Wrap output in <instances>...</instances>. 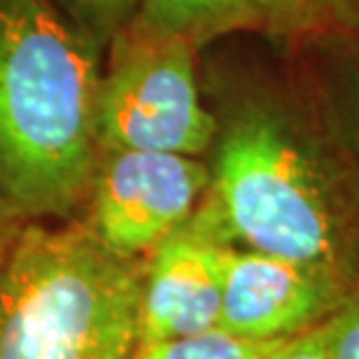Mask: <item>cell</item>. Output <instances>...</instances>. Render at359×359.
Listing matches in <instances>:
<instances>
[{
  "label": "cell",
  "instance_id": "6da1fadb",
  "mask_svg": "<svg viewBox=\"0 0 359 359\" xmlns=\"http://www.w3.org/2000/svg\"><path fill=\"white\" fill-rule=\"evenodd\" d=\"M292 112L262 96L233 107L215 138L208 201L194 222L226 245L243 243L341 283L359 250V201L306 100V119Z\"/></svg>",
  "mask_w": 359,
  "mask_h": 359
},
{
  "label": "cell",
  "instance_id": "7a4b0ae2",
  "mask_svg": "<svg viewBox=\"0 0 359 359\" xmlns=\"http://www.w3.org/2000/svg\"><path fill=\"white\" fill-rule=\"evenodd\" d=\"M100 52L56 0H0V203L68 219L98 163Z\"/></svg>",
  "mask_w": 359,
  "mask_h": 359
},
{
  "label": "cell",
  "instance_id": "3957f363",
  "mask_svg": "<svg viewBox=\"0 0 359 359\" xmlns=\"http://www.w3.org/2000/svg\"><path fill=\"white\" fill-rule=\"evenodd\" d=\"M142 269L84 224L31 222L0 276V359H133Z\"/></svg>",
  "mask_w": 359,
  "mask_h": 359
},
{
  "label": "cell",
  "instance_id": "277c9868",
  "mask_svg": "<svg viewBox=\"0 0 359 359\" xmlns=\"http://www.w3.org/2000/svg\"><path fill=\"white\" fill-rule=\"evenodd\" d=\"M96 103L98 149L201 156L219 119L201 100L196 45L135 14L107 40Z\"/></svg>",
  "mask_w": 359,
  "mask_h": 359
},
{
  "label": "cell",
  "instance_id": "5b68a950",
  "mask_svg": "<svg viewBox=\"0 0 359 359\" xmlns=\"http://www.w3.org/2000/svg\"><path fill=\"white\" fill-rule=\"evenodd\" d=\"M208 187L198 156L100 149L82 224L112 255L138 262L194 217Z\"/></svg>",
  "mask_w": 359,
  "mask_h": 359
},
{
  "label": "cell",
  "instance_id": "8992f818",
  "mask_svg": "<svg viewBox=\"0 0 359 359\" xmlns=\"http://www.w3.org/2000/svg\"><path fill=\"white\" fill-rule=\"evenodd\" d=\"M348 294L301 264L226 245L219 329L250 341H285L318 327Z\"/></svg>",
  "mask_w": 359,
  "mask_h": 359
},
{
  "label": "cell",
  "instance_id": "52a82bcc",
  "mask_svg": "<svg viewBox=\"0 0 359 359\" xmlns=\"http://www.w3.org/2000/svg\"><path fill=\"white\" fill-rule=\"evenodd\" d=\"M226 243L194 217L149 252L142 269L140 346L219 327Z\"/></svg>",
  "mask_w": 359,
  "mask_h": 359
},
{
  "label": "cell",
  "instance_id": "ba28073f",
  "mask_svg": "<svg viewBox=\"0 0 359 359\" xmlns=\"http://www.w3.org/2000/svg\"><path fill=\"white\" fill-rule=\"evenodd\" d=\"M299 93L359 201V40L318 24L290 40Z\"/></svg>",
  "mask_w": 359,
  "mask_h": 359
},
{
  "label": "cell",
  "instance_id": "9c48e42d",
  "mask_svg": "<svg viewBox=\"0 0 359 359\" xmlns=\"http://www.w3.org/2000/svg\"><path fill=\"white\" fill-rule=\"evenodd\" d=\"M138 14L196 47L236 31H262L255 0H140Z\"/></svg>",
  "mask_w": 359,
  "mask_h": 359
},
{
  "label": "cell",
  "instance_id": "30bf717a",
  "mask_svg": "<svg viewBox=\"0 0 359 359\" xmlns=\"http://www.w3.org/2000/svg\"><path fill=\"white\" fill-rule=\"evenodd\" d=\"M280 341H250L224 329L140 346L133 359H271Z\"/></svg>",
  "mask_w": 359,
  "mask_h": 359
},
{
  "label": "cell",
  "instance_id": "8fae6325",
  "mask_svg": "<svg viewBox=\"0 0 359 359\" xmlns=\"http://www.w3.org/2000/svg\"><path fill=\"white\" fill-rule=\"evenodd\" d=\"M75 24H80L100 47L138 14L140 0H56Z\"/></svg>",
  "mask_w": 359,
  "mask_h": 359
},
{
  "label": "cell",
  "instance_id": "7c38bea8",
  "mask_svg": "<svg viewBox=\"0 0 359 359\" xmlns=\"http://www.w3.org/2000/svg\"><path fill=\"white\" fill-rule=\"evenodd\" d=\"M255 5L262 31L287 40L325 24L327 17V0H255Z\"/></svg>",
  "mask_w": 359,
  "mask_h": 359
},
{
  "label": "cell",
  "instance_id": "4fadbf2b",
  "mask_svg": "<svg viewBox=\"0 0 359 359\" xmlns=\"http://www.w3.org/2000/svg\"><path fill=\"white\" fill-rule=\"evenodd\" d=\"M318 327L327 359H359V290L350 292Z\"/></svg>",
  "mask_w": 359,
  "mask_h": 359
},
{
  "label": "cell",
  "instance_id": "5bb4252c",
  "mask_svg": "<svg viewBox=\"0 0 359 359\" xmlns=\"http://www.w3.org/2000/svg\"><path fill=\"white\" fill-rule=\"evenodd\" d=\"M271 359H327L320 339V327H313L304 334L280 341Z\"/></svg>",
  "mask_w": 359,
  "mask_h": 359
},
{
  "label": "cell",
  "instance_id": "9a60e30c",
  "mask_svg": "<svg viewBox=\"0 0 359 359\" xmlns=\"http://www.w3.org/2000/svg\"><path fill=\"white\" fill-rule=\"evenodd\" d=\"M325 24H334L359 40V0H327Z\"/></svg>",
  "mask_w": 359,
  "mask_h": 359
},
{
  "label": "cell",
  "instance_id": "2e32d148",
  "mask_svg": "<svg viewBox=\"0 0 359 359\" xmlns=\"http://www.w3.org/2000/svg\"><path fill=\"white\" fill-rule=\"evenodd\" d=\"M21 217L14 215L10 208H5L0 203V276H3V269H5V262L10 257V250L17 241V236L21 231Z\"/></svg>",
  "mask_w": 359,
  "mask_h": 359
}]
</instances>
